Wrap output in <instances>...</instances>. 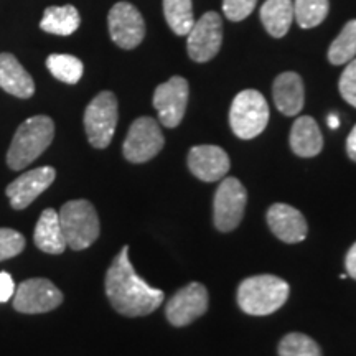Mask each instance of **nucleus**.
I'll use <instances>...</instances> for the list:
<instances>
[{
  "label": "nucleus",
  "instance_id": "obj_1",
  "mask_svg": "<svg viewBox=\"0 0 356 356\" xmlns=\"http://www.w3.org/2000/svg\"><path fill=\"white\" fill-rule=\"evenodd\" d=\"M106 296L115 312L124 317H144L163 302V291L139 277L129 259V246H124L106 273Z\"/></svg>",
  "mask_w": 356,
  "mask_h": 356
},
{
  "label": "nucleus",
  "instance_id": "obj_2",
  "mask_svg": "<svg viewBox=\"0 0 356 356\" xmlns=\"http://www.w3.org/2000/svg\"><path fill=\"white\" fill-rule=\"evenodd\" d=\"M291 287L277 275L261 274L244 279L238 287V305L254 317H264L277 312L286 304Z\"/></svg>",
  "mask_w": 356,
  "mask_h": 356
},
{
  "label": "nucleus",
  "instance_id": "obj_3",
  "mask_svg": "<svg viewBox=\"0 0 356 356\" xmlns=\"http://www.w3.org/2000/svg\"><path fill=\"white\" fill-rule=\"evenodd\" d=\"M55 137V124L48 115H33L20 124L7 152L12 170H24L50 147Z\"/></svg>",
  "mask_w": 356,
  "mask_h": 356
},
{
  "label": "nucleus",
  "instance_id": "obj_4",
  "mask_svg": "<svg viewBox=\"0 0 356 356\" xmlns=\"http://www.w3.org/2000/svg\"><path fill=\"white\" fill-rule=\"evenodd\" d=\"M58 216H60L66 246L74 251H83L99 238V218L96 208L88 200L66 202Z\"/></svg>",
  "mask_w": 356,
  "mask_h": 356
},
{
  "label": "nucleus",
  "instance_id": "obj_5",
  "mask_svg": "<svg viewBox=\"0 0 356 356\" xmlns=\"http://www.w3.org/2000/svg\"><path fill=\"white\" fill-rule=\"evenodd\" d=\"M269 106L266 97L256 89H244L233 99L229 111V124L239 139H254L267 127Z\"/></svg>",
  "mask_w": 356,
  "mask_h": 356
},
{
  "label": "nucleus",
  "instance_id": "obj_6",
  "mask_svg": "<svg viewBox=\"0 0 356 356\" xmlns=\"http://www.w3.org/2000/svg\"><path fill=\"white\" fill-rule=\"evenodd\" d=\"M118 118V99L114 92H99L84 111V129L89 144L95 149H106L114 137Z\"/></svg>",
  "mask_w": 356,
  "mask_h": 356
},
{
  "label": "nucleus",
  "instance_id": "obj_7",
  "mask_svg": "<svg viewBox=\"0 0 356 356\" xmlns=\"http://www.w3.org/2000/svg\"><path fill=\"white\" fill-rule=\"evenodd\" d=\"M248 191L238 178H222L213 200V222L221 233H229L241 222L246 210Z\"/></svg>",
  "mask_w": 356,
  "mask_h": 356
},
{
  "label": "nucleus",
  "instance_id": "obj_8",
  "mask_svg": "<svg viewBox=\"0 0 356 356\" xmlns=\"http://www.w3.org/2000/svg\"><path fill=\"white\" fill-rule=\"evenodd\" d=\"M163 144H165V139H163L159 122L144 115V118L136 119L129 127L122 145V154L129 162L144 163L154 159L163 149Z\"/></svg>",
  "mask_w": 356,
  "mask_h": 356
},
{
  "label": "nucleus",
  "instance_id": "obj_9",
  "mask_svg": "<svg viewBox=\"0 0 356 356\" xmlns=\"http://www.w3.org/2000/svg\"><path fill=\"white\" fill-rule=\"evenodd\" d=\"M63 302V293L51 280L35 277L24 280L13 293V309L20 314H44Z\"/></svg>",
  "mask_w": 356,
  "mask_h": 356
},
{
  "label": "nucleus",
  "instance_id": "obj_10",
  "mask_svg": "<svg viewBox=\"0 0 356 356\" xmlns=\"http://www.w3.org/2000/svg\"><path fill=\"white\" fill-rule=\"evenodd\" d=\"M186 50L193 61L207 63L215 58L222 43V20L216 12H207L188 32Z\"/></svg>",
  "mask_w": 356,
  "mask_h": 356
},
{
  "label": "nucleus",
  "instance_id": "obj_11",
  "mask_svg": "<svg viewBox=\"0 0 356 356\" xmlns=\"http://www.w3.org/2000/svg\"><path fill=\"white\" fill-rule=\"evenodd\" d=\"M109 35L113 42L124 50L139 47L145 37V22L132 3L118 2L108 15Z\"/></svg>",
  "mask_w": 356,
  "mask_h": 356
},
{
  "label": "nucleus",
  "instance_id": "obj_12",
  "mask_svg": "<svg viewBox=\"0 0 356 356\" xmlns=\"http://www.w3.org/2000/svg\"><path fill=\"white\" fill-rule=\"evenodd\" d=\"M188 81L181 76H173L157 86L154 92V108L157 109L162 126L177 127L184 119L188 104Z\"/></svg>",
  "mask_w": 356,
  "mask_h": 356
},
{
  "label": "nucleus",
  "instance_id": "obj_13",
  "mask_svg": "<svg viewBox=\"0 0 356 356\" xmlns=\"http://www.w3.org/2000/svg\"><path fill=\"white\" fill-rule=\"evenodd\" d=\"M208 291L203 284L191 282L181 287L167 302L165 315L173 327H185L204 315L208 310Z\"/></svg>",
  "mask_w": 356,
  "mask_h": 356
},
{
  "label": "nucleus",
  "instance_id": "obj_14",
  "mask_svg": "<svg viewBox=\"0 0 356 356\" xmlns=\"http://www.w3.org/2000/svg\"><path fill=\"white\" fill-rule=\"evenodd\" d=\"M56 178L53 167H40L20 175L7 186L6 193L10 198L13 210H25L50 186Z\"/></svg>",
  "mask_w": 356,
  "mask_h": 356
},
{
  "label": "nucleus",
  "instance_id": "obj_15",
  "mask_svg": "<svg viewBox=\"0 0 356 356\" xmlns=\"http://www.w3.org/2000/svg\"><path fill=\"white\" fill-rule=\"evenodd\" d=\"M267 225L275 238L287 244L304 241L309 233V226L302 213L297 208L286 203H274L267 210Z\"/></svg>",
  "mask_w": 356,
  "mask_h": 356
},
{
  "label": "nucleus",
  "instance_id": "obj_16",
  "mask_svg": "<svg viewBox=\"0 0 356 356\" xmlns=\"http://www.w3.org/2000/svg\"><path fill=\"white\" fill-rule=\"evenodd\" d=\"M188 168L202 181H218L228 175V154L218 145H195L188 154Z\"/></svg>",
  "mask_w": 356,
  "mask_h": 356
},
{
  "label": "nucleus",
  "instance_id": "obj_17",
  "mask_svg": "<svg viewBox=\"0 0 356 356\" xmlns=\"http://www.w3.org/2000/svg\"><path fill=\"white\" fill-rule=\"evenodd\" d=\"M274 104L284 115H297L304 108V81L297 73L286 71L279 74L273 84Z\"/></svg>",
  "mask_w": 356,
  "mask_h": 356
},
{
  "label": "nucleus",
  "instance_id": "obj_18",
  "mask_svg": "<svg viewBox=\"0 0 356 356\" xmlns=\"http://www.w3.org/2000/svg\"><path fill=\"white\" fill-rule=\"evenodd\" d=\"M0 88L22 99H29L35 92V83L30 73L10 53H0Z\"/></svg>",
  "mask_w": 356,
  "mask_h": 356
},
{
  "label": "nucleus",
  "instance_id": "obj_19",
  "mask_svg": "<svg viewBox=\"0 0 356 356\" xmlns=\"http://www.w3.org/2000/svg\"><path fill=\"white\" fill-rule=\"evenodd\" d=\"M291 149L299 157H315L323 149V136L318 124L310 115H302L291 129Z\"/></svg>",
  "mask_w": 356,
  "mask_h": 356
},
{
  "label": "nucleus",
  "instance_id": "obj_20",
  "mask_svg": "<svg viewBox=\"0 0 356 356\" xmlns=\"http://www.w3.org/2000/svg\"><path fill=\"white\" fill-rule=\"evenodd\" d=\"M35 246L47 254H61L66 249V239L61 229L58 213L53 208H47L40 216L33 234Z\"/></svg>",
  "mask_w": 356,
  "mask_h": 356
},
{
  "label": "nucleus",
  "instance_id": "obj_21",
  "mask_svg": "<svg viewBox=\"0 0 356 356\" xmlns=\"http://www.w3.org/2000/svg\"><path fill=\"white\" fill-rule=\"evenodd\" d=\"M261 22L274 38L286 37L293 20L292 0H266L261 7Z\"/></svg>",
  "mask_w": 356,
  "mask_h": 356
},
{
  "label": "nucleus",
  "instance_id": "obj_22",
  "mask_svg": "<svg viewBox=\"0 0 356 356\" xmlns=\"http://www.w3.org/2000/svg\"><path fill=\"white\" fill-rule=\"evenodd\" d=\"M79 24H81V17H79L76 7H48L43 13L42 22H40V29L47 33L68 37V35L76 32Z\"/></svg>",
  "mask_w": 356,
  "mask_h": 356
},
{
  "label": "nucleus",
  "instance_id": "obj_23",
  "mask_svg": "<svg viewBox=\"0 0 356 356\" xmlns=\"http://www.w3.org/2000/svg\"><path fill=\"white\" fill-rule=\"evenodd\" d=\"M163 15L172 32L178 37L188 35L195 24L191 0H163Z\"/></svg>",
  "mask_w": 356,
  "mask_h": 356
},
{
  "label": "nucleus",
  "instance_id": "obj_24",
  "mask_svg": "<svg viewBox=\"0 0 356 356\" xmlns=\"http://www.w3.org/2000/svg\"><path fill=\"white\" fill-rule=\"evenodd\" d=\"M356 58V20H350L328 48L332 65H346Z\"/></svg>",
  "mask_w": 356,
  "mask_h": 356
},
{
  "label": "nucleus",
  "instance_id": "obj_25",
  "mask_svg": "<svg viewBox=\"0 0 356 356\" xmlns=\"http://www.w3.org/2000/svg\"><path fill=\"white\" fill-rule=\"evenodd\" d=\"M47 68L60 81L76 84L83 76V61L73 55H50L47 58Z\"/></svg>",
  "mask_w": 356,
  "mask_h": 356
},
{
  "label": "nucleus",
  "instance_id": "obj_26",
  "mask_svg": "<svg viewBox=\"0 0 356 356\" xmlns=\"http://www.w3.org/2000/svg\"><path fill=\"white\" fill-rule=\"evenodd\" d=\"M330 2L328 0H296L293 17L302 29H314L327 19Z\"/></svg>",
  "mask_w": 356,
  "mask_h": 356
},
{
  "label": "nucleus",
  "instance_id": "obj_27",
  "mask_svg": "<svg viewBox=\"0 0 356 356\" xmlns=\"http://www.w3.org/2000/svg\"><path fill=\"white\" fill-rule=\"evenodd\" d=\"M279 356H322V350L314 338L296 332L280 340Z\"/></svg>",
  "mask_w": 356,
  "mask_h": 356
},
{
  "label": "nucleus",
  "instance_id": "obj_28",
  "mask_svg": "<svg viewBox=\"0 0 356 356\" xmlns=\"http://www.w3.org/2000/svg\"><path fill=\"white\" fill-rule=\"evenodd\" d=\"M25 248V238L19 231L0 228V261L19 256Z\"/></svg>",
  "mask_w": 356,
  "mask_h": 356
},
{
  "label": "nucleus",
  "instance_id": "obj_29",
  "mask_svg": "<svg viewBox=\"0 0 356 356\" xmlns=\"http://www.w3.org/2000/svg\"><path fill=\"white\" fill-rule=\"evenodd\" d=\"M338 88H340L341 97H343L350 106L356 108V58H353L350 63H346V68L343 70V73H341L340 76Z\"/></svg>",
  "mask_w": 356,
  "mask_h": 356
},
{
  "label": "nucleus",
  "instance_id": "obj_30",
  "mask_svg": "<svg viewBox=\"0 0 356 356\" xmlns=\"http://www.w3.org/2000/svg\"><path fill=\"white\" fill-rule=\"evenodd\" d=\"M257 0H222V12L231 22L248 19L254 10Z\"/></svg>",
  "mask_w": 356,
  "mask_h": 356
},
{
  "label": "nucleus",
  "instance_id": "obj_31",
  "mask_svg": "<svg viewBox=\"0 0 356 356\" xmlns=\"http://www.w3.org/2000/svg\"><path fill=\"white\" fill-rule=\"evenodd\" d=\"M15 282L8 273H0V304H6L15 293Z\"/></svg>",
  "mask_w": 356,
  "mask_h": 356
},
{
  "label": "nucleus",
  "instance_id": "obj_32",
  "mask_svg": "<svg viewBox=\"0 0 356 356\" xmlns=\"http://www.w3.org/2000/svg\"><path fill=\"white\" fill-rule=\"evenodd\" d=\"M345 266H346V273H348L350 277H353L356 280V243L350 248V251L346 252Z\"/></svg>",
  "mask_w": 356,
  "mask_h": 356
},
{
  "label": "nucleus",
  "instance_id": "obj_33",
  "mask_svg": "<svg viewBox=\"0 0 356 356\" xmlns=\"http://www.w3.org/2000/svg\"><path fill=\"white\" fill-rule=\"evenodd\" d=\"M346 154L353 162H356V126L351 129L348 139H346Z\"/></svg>",
  "mask_w": 356,
  "mask_h": 356
},
{
  "label": "nucleus",
  "instance_id": "obj_34",
  "mask_svg": "<svg viewBox=\"0 0 356 356\" xmlns=\"http://www.w3.org/2000/svg\"><path fill=\"white\" fill-rule=\"evenodd\" d=\"M338 126H340V121H338V115H335V114L328 115V127H330V129H338Z\"/></svg>",
  "mask_w": 356,
  "mask_h": 356
}]
</instances>
